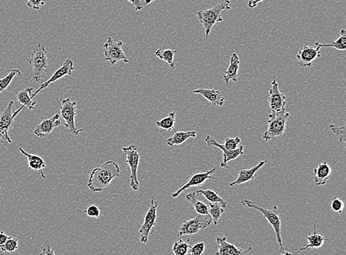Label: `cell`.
<instances>
[{
  "label": "cell",
  "instance_id": "1",
  "mask_svg": "<svg viewBox=\"0 0 346 255\" xmlns=\"http://www.w3.org/2000/svg\"><path fill=\"white\" fill-rule=\"evenodd\" d=\"M121 169L116 162L109 160L100 167L92 169L89 174L87 187L91 191L100 192L107 188L114 179L120 176Z\"/></svg>",
  "mask_w": 346,
  "mask_h": 255
},
{
  "label": "cell",
  "instance_id": "2",
  "mask_svg": "<svg viewBox=\"0 0 346 255\" xmlns=\"http://www.w3.org/2000/svg\"><path fill=\"white\" fill-rule=\"evenodd\" d=\"M230 1L224 0L222 3H219L217 6L206 10H201L197 12V17L200 23L203 25L205 32L206 38H208L214 25L217 23L223 22V18L221 13L223 11H229L231 9Z\"/></svg>",
  "mask_w": 346,
  "mask_h": 255
},
{
  "label": "cell",
  "instance_id": "3",
  "mask_svg": "<svg viewBox=\"0 0 346 255\" xmlns=\"http://www.w3.org/2000/svg\"><path fill=\"white\" fill-rule=\"evenodd\" d=\"M241 203L244 204V205L249 207V208L256 209V210L258 211V212H261L263 214V216L267 220L270 225L274 229V232L276 233L277 243H278V246H279L280 251L282 252V251H285L284 246H283V242H282L281 232V219H280L278 207L275 205L273 206L272 209H264L263 207H259L257 204H255L254 202L246 200V199L241 200Z\"/></svg>",
  "mask_w": 346,
  "mask_h": 255
},
{
  "label": "cell",
  "instance_id": "4",
  "mask_svg": "<svg viewBox=\"0 0 346 255\" xmlns=\"http://www.w3.org/2000/svg\"><path fill=\"white\" fill-rule=\"evenodd\" d=\"M29 64L32 68L33 80L40 82L46 74L49 67L46 48L42 42H39L35 45L32 51Z\"/></svg>",
  "mask_w": 346,
  "mask_h": 255
},
{
  "label": "cell",
  "instance_id": "5",
  "mask_svg": "<svg viewBox=\"0 0 346 255\" xmlns=\"http://www.w3.org/2000/svg\"><path fill=\"white\" fill-rule=\"evenodd\" d=\"M290 113L286 111H278V112H271L269 114L268 121V128L266 132L262 135V139L265 142L275 138H281L285 132Z\"/></svg>",
  "mask_w": 346,
  "mask_h": 255
},
{
  "label": "cell",
  "instance_id": "6",
  "mask_svg": "<svg viewBox=\"0 0 346 255\" xmlns=\"http://www.w3.org/2000/svg\"><path fill=\"white\" fill-rule=\"evenodd\" d=\"M78 104H80V103L72 101L70 97L61 100L60 116L65 121V127L69 130L71 134L74 136H79V133L84 131V128H78L75 125Z\"/></svg>",
  "mask_w": 346,
  "mask_h": 255
},
{
  "label": "cell",
  "instance_id": "7",
  "mask_svg": "<svg viewBox=\"0 0 346 255\" xmlns=\"http://www.w3.org/2000/svg\"><path fill=\"white\" fill-rule=\"evenodd\" d=\"M123 153L126 157V162L130 168V187L133 190L137 191L139 190V181L138 179V169L139 166L141 153L137 150L134 145H130L129 146L122 148Z\"/></svg>",
  "mask_w": 346,
  "mask_h": 255
},
{
  "label": "cell",
  "instance_id": "8",
  "mask_svg": "<svg viewBox=\"0 0 346 255\" xmlns=\"http://www.w3.org/2000/svg\"><path fill=\"white\" fill-rule=\"evenodd\" d=\"M212 218L210 214H197L195 218L188 221H184L180 226L177 236H192L205 229L212 224Z\"/></svg>",
  "mask_w": 346,
  "mask_h": 255
},
{
  "label": "cell",
  "instance_id": "9",
  "mask_svg": "<svg viewBox=\"0 0 346 255\" xmlns=\"http://www.w3.org/2000/svg\"><path fill=\"white\" fill-rule=\"evenodd\" d=\"M158 202L155 200V198L151 197L150 207L145 215L144 220L139 229L140 241L142 244H146L148 241V236L153 226L158 225Z\"/></svg>",
  "mask_w": 346,
  "mask_h": 255
},
{
  "label": "cell",
  "instance_id": "10",
  "mask_svg": "<svg viewBox=\"0 0 346 255\" xmlns=\"http://www.w3.org/2000/svg\"><path fill=\"white\" fill-rule=\"evenodd\" d=\"M103 48L105 60L108 61L111 65H114L120 61H123L124 63H129V60L123 52V42H116L111 37H108Z\"/></svg>",
  "mask_w": 346,
  "mask_h": 255
},
{
  "label": "cell",
  "instance_id": "11",
  "mask_svg": "<svg viewBox=\"0 0 346 255\" xmlns=\"http://www.w3.org/2000/svg\"><path fill=\"white\" fill-rule=\"evenodd\" d=\"M13 101H10L7 105L6 109L0 115V143H8L11 144L12 140L9 136V132L13 127Z\"/></svg>",
  "mask_w": 346,
  "mask_h": 255
},
{
  "label": "cell",
  "instance_id": "12",
  "mask_svg": "<svg viewBox=\"0 0 346 255\" xmlns=\"http://www.w3.org/2000/svg\"><path fill=\"white\" fill-rule=\"evenodd\" d=\"M271 86L269 90L270 95L268 97V103H269L271 112L284 111L286 104V97L279 90L276 79L272 82Z\"/></svg>",
  "mask_w": 346,
  "mask_h": 255
},
{
  "label": "cell",
  "instance_id": "13",
  "mask_svg": "<svg viewBox=\"0 0 346 255\" xmlns=\"http://www.w3.org/2000/svg\"><path fill=\"white\" fill-rule=\"evenodd\" d=\"M73 70V62H72L70 58L66 59L65 62H64L63 64L53 72L51 77H50L47 82L41 84L40 87H39V89H36V90L35 91V92H33V94H32L31 99H33V97H34L35 96H36L37 94H39L42 90H43L45 88L49 87V85H50V84H52V83L56 82V81L62 79V77H65L66 75H72Z\"/></svg>",
  "mask_w": 346,
  "mask_h": 255
},
{
  "label": "cell",
  "instance_id": "14",
  "mask_svg": "<svg viewBox=\"0 0 346 255\" xmlns=\"http://www.w3.org/2000/svg\"><path fill=\"white\" fill-rule=\"evenodd\" d=\"M217 168V165H216L208 171L194 174L185 185L182 186L176 192H173L171 197L175 199L187 189L190 188L192 187H200V186L203 185L207 180H215V178L213 177L212 175L215 173Z\"/></svg>",
  "mask_w": 346,
  "mask_h": 255
},
{
  "label": "cell",
  "instance_id": "15",
  "mask_svg": "<svg viewBox=\"0 0 346 255\" xmlns=\"http://www.w3.org/2000/svg\"><path fill=\"white\" fill-rule=\"evenodd\" d=\"M205 142L207 143V146L217 147V148L222 150V152H223V156H222L223 157V161L220 164V166L222 168H229V166L227 165L228 162L231 161V160H236L238 157L242 156L244 154V146H242V145H240V147L234 150V151H228V150L225 149L224 148L223 145L217 143L212 136H209V135L206 136Z\"/></svg>",
  "mask_w": 346,
  "mask_h": 255
},
{
  "label": "cell",
  "instance_id": "16",
  "mask_svg": "<svg viewBox=\"0 0 346 255\" xmlns=\"http://www.w3.org/2000/svg\"><path fill=\"white\" fill-rule=\"evenodd\" d=\"M320 54L321 52L320 47H314L311 45L303 47L297 54L296 58L298 65L302 68L311 67L313 61L317 58H320Z\"/></svg>",
  "mask_w": 346,
  "mask_h": 255
},
{
  "label": "cell",
  "instance_id": "17",
  "mask_svg": "<svg viewBox=\"0 0 346 255\" xmlns=\"http://www.w3.org/2000/svg\"><path fill=\"white\" fill-rule=\"evenodd\" d=\"M217 243L218 251L216 255H251V246L246 249L237 248L235 245L227 242L226 237L217 238Z\"/></svg>",
  "mask_w": 346,
  "mask_h": 255
},
{
  "label": "cell",
  "instance_id": "18",
  "mask_svg": "<svg viewBox=\"0 0 346 255\" xmlns=\"http://www.w3.org/2000/svg\"><path fill=\"white\" fill-rule=\"evenodd\" d=\"M60 117L61 116L59 114H55L51 118L44 120L35 127L33 133L38 138H45L47 135L50 134L55 128L60 126L62 123Z\"/></svg>",
  "mask_w": 346,
  "mask_h": 255
},
{
  "label": "cell",
  "instance_id": "19",
  "mask_svg": "<svg viewBox=\"0 0 346 255\" xmlns=\"http://www.w3.org/2000/svg\"><path fill=\"white\" fill-rule=\"evenodd\" d=\"M266 163H267V161H266V160H264V161L260 162L257 165L253 167V168L241 169V170L239 171V175H238L236 180L229 184V187H234V186L236 185H241V184L246 183V182H249V181L254 180L255 175L257 173L258 170H259L261 167L264 166Z\"/></svg>",
  "mask_w": 346,
  "mask_h": 255
},
{
  "label": "cell",
  "instance_id": "20",
  "mask_svg": "<svg viewBox=\"0 0 346 255\" xmlns=\"http://www.w3.org/2000/svg\"><path fill=\"white\" fill-rule=\"evenodd\" d=\"M332 165H329L326 162L320 163L316 168L314 169V182L315 185L320 187L326 185L327 181L332 175Z\"/></svg>",
  "mask_w": 346,
  "mask_h": 255
},
{
  "label": "cell",
  "instance_id": "21",
  "mask_svg": "<svg viewBox=\"0 0 346 255\" xmlns=\"http://www.w3.org/2000/svg\"><path fill=\"white\" fill-rule=\"evenodd\" d=\"M194 94H198L205 97L214 106H222L224 104V97L218 89H200L193 91Z\"/></svg>",
  "mask_w": 346,
  "mask_h": 255
},
{
  "label": "cell",
  "instance_id": "22",
  "mask_svg": "<svg viewBox=\"0 0 346 255\" xmlns=\"http://www.w3.org/2000/svg\"><path fill=\"white\" fill-rule=\"evenodd\" d=\"M18 151H20V153H21L22 154H23L24 156L28 159V166H29L30 169L40 173L42 178H46L45 173H44L43 170L46 168L47 165L45 160H44L41 156L28 153V152L25 151V150L22 148H18Z\"/></svg>",
  "mask_w": 346,
  "mask_h": 255
},
{
  "label": "cell",
  "instance_id": "23",
  "mask_svg": "<svg viewBox=\"0 0 346 255\" xmlns=\"http://www.w3.org/2000/svg\"><path fill=\"white\" fill-rule=\"evenodd\" d=\"M240 67V59L236 53H233L229 58V64L225 74L224 75V81L226 84L229 82H236L238 81V73Z\"/></svg>",
  "mask_w": 346,
  "mask_h": 255
},
{
  "label": "cell",
  "instance_id": "24",
  "mask_svg": "<svg viewBox=\"0 0 346 255\" xmlns=\"http://www.w3.org/2000/svg\"><path fill=\"white\" fill-rule=\"evenodd\" d=\"M308 241V244L302 246L300 249V251H306V250L312 249H320L323 247L324 243L328 240L323 234L316 232V225L314 226V232L310 236H305Z\"/></svg>",
  "mask_w": 346,
  "mask_h": 255
},
{
  "label": "cell",
  "instance_id": "25",
  "mask_svg": "<svg viewBox=\"0 0 346 255\" xmlns=\"http://www.w3.org/2000/svg\"><path fill=\"white\" fill-rule=\"evenodd\" d=\"M197 132L196 131H176L166 140V144L168 146L180 145L185 143L189 138H196Z\"/></svg>",
  "mask_w": 346,
  "mask_h": 255
},
{
  "label": "cell",
  "instance_id": "26",
  "mask_svg": "<svg viewBox=\"0 0 346 255\" xmlns=\"http://www.w3.org/2000/svg\"><path fill=\"white\" fill-rule=\"evenodd\" d=\"M33 87H27L23 90L20 91L16 93V99L22 106L28 108L29 110H33L35 107V101L31 99L32 94H33Z\"/></svg>",
  "mask_w": 346,
  "mask_h": 255
},
{
  "label": "cell",
  "instance_id": "27",
  "mask_svg": "<svg viewBox=\"0 0 346 255\" xmlns=\"http://www.w3.org/2000/svg\"><path fill=\"white\" fill-rule=\"evenodd\" d=\"M177 52V50L160 47V48H159L157 51H155V55H156L158 58L164 61L165 63L168 64L173 70H175V55Z\"/></svg>",
  "mask_w": 346,
  "mask_h": 255
},
{
  "label": "cell",
  "instance_id": "28",
  "mask_svg": "<svg viewBox=\"0 0 346 255\" xmlns=\"http://www.w3.org/2000/svg\"><path fill=\"white\" fill-rule=\"evenodd\" d=\"M155 125L157 127L164 131H172L176 125V111H171L168 116H165L160 121H157Z\"/></svg>",
  "mask_w": 346,
  "mask_h": 255
},
{
  "label": "cell",
  "instance_id": "29",
  "mask_svg": "<svg viewBox=\"0 0 346 255\" xmlns=\"http://www.w3.org/2000/svg\"><path fill=\"white\" fill-rule=\"evenodd\" d=\"M185 199H186V200L188 201L189 203L191 204L192 205H193L197 214H208V207H207V205H206L203 202H200V201L197 199L196 192H190V193L187 194Z\"/></svg>",
  "mask_w": 346,
  "mask_h": 255
},
{
  "label": "cell",
  "instance_id": "30",
  "mask_svg": "<svg viewBox=\"0 0 346 255\" xmlns=\"http://www.w3.org/2000/svg\"><path fill=\"white\" fill-rule=\"evenodd\" d=\"M315 46L321 47H333V48L337 49L338 50H346V31L345 29H342L340 30V37L336 40L335 42H332L331 44H323L320 43V42H315Z\"/></svg>",
  "mask_w": 346,
  "mask_h": 255
},
{
  "label": "cell",
  "instance_id": "31",
  "mask_svg": "<svg viewBox=\"0 0 346 255\" xmlns=\"http://www.w3.org/2000/svg\"><path fill=\"white\" fill-rule=\"evenodd\" d=\"M196 193L203 195L210 203H219L225 208L227 207V202L222 198L219 197L217 192L212 190H198Z\"/></svg>",
  "mask_w": 346,
  "mask_h": 255
},
{
  "label": "cell",
  "instance_id": "32",
  "mask_svg": "<svg viewBox=\"0 0 346 255\" xmlns=\"http://www.w3.org/2000/svg\"><path fill=\"white\" fill-rule=\"evenodd\" d=\"M207 207L208 214L212 218V222H214V225H217L218 221L224 212V207L219 203H210Z\"/></svg>",
  "mask_w": 346,
  "mask_h": 255
},
{
  "label": "cell",
  "instance_id": "33",
  "mask_svg": "<svg viewBox=\"0 0 346 255\" xmlns=\"http://www.w3.org/2000/svg\"><path fill=\"white\" fill-rule=\"evenodd\" d=\"M21 75V71L18 70V69H13L4 77L0 79V93L6 90L7 88L9 87L12 81L13 80V79L16 76H20Z\"/></svg>",
  "mask_w": 346,
  "mask_h": 255
},
{
  "label": "cell",
  "instance_id": "34",
  "mask_svg": "<svg viewBox=\"0 0 346 255\" xmlns=\"http://www.w3.org/2000/svg\"><path fill=\"white\" fill-rule=\"evenodd\" d=\"M190 247V246L188 243L182 240H179L174 244L172 251L175 255H186Z\"/></svg>",
  "mask_w": 346,
  "mask_h": 255
},
{
  "label": "cell",
  "instance_id": "35",
  "mask_svg": "<svg viewBox=\"0 0 346 255\" xmlns=\"http://www.w3.org/2000/svg\"><path fill=\"white\" fill-rule=\"evenodd\" d=\"M331 131H332L337 138V140L340 143H343L345 145L346 138H345V125L342 126H337L336 125H330L329 126Z\"/></svg>",
  "mask_w": 346,
  "mask_h": 255
},
{
  "label": "cell",
  "instance_id": "36",
  "mask_svg": "<svg viewBox=\"0 0 346 255\" xmlns=\"http://www.w3.org/2000/svg\"><path fill=\"white\" fill-rule=\"evenodd\" d=\"M0 249L6 252H14L18 249V240L16 238L10 237Z\"/></svg>",
  "mask_w": 346,
  "mask_h": 255
},
{
  "label": "cell",
  "instance_id": "37",
  "mask_svg": "<svg viewBox=\"0 0 346 255\" xmlns=\"http://www.w3.org/2000/svg\"><path fill=\"white\" fill-rule=\"evenodd\" d=\"M240 143L241 139L239 136L234 138H225V142H224L223 146L225 149L228 150V151H234L238 148V145Z\"/></svg>",
  "mask_w": 346,
  "mask_h": 255
},
{
  "label": "cell",
  "instance_id": "38",
  "mask_svg": "<svg viewBox=\"0 0 346 255\" xmlns=\"http://www.w3.org/2000/svg\"><path fill=\"white\" fill-rule=\"evenodd\" d=\"M331 207H332V210L334 212L341 214L343 210L344 207H345V204H344L343 201L341 200L339 198L333 197L332 199Z\"/></svg>",
  "mask_w": 346,
  "mask_h": 255
},
{
  "label": "cell",
  "instance_id": "39",
  "mask_svg": "<svg viewBox=\"0 0 346 255\" xmlns=\"http://www.w3.org/2000/svg\"><path fill=\"white\" fill-rule=\"evenodd\" d=\"M205 249V244L203 242H199L190 246L188 250L190 255H202Z\"/></svg>",
  "mask_w": 346,
  "mask_h": 255
},
{
  "label": "cell",
  "instance_id": "40",
  "mask_svg": "<svg viewBox=\"0 0 346 255\" xmlns=\"http://www.w3.org/2000/svg\"><path fill=\"white\" fill-rule=\"evenodd\" d=\"M84 212L92 219H98L101 217V210L96 205H89L84 210Z\"/></svg>",
  "mask_w": 346,
  "mask_h": 255
},
{
  "label": "cell",
  "instance_id": "41",
  "mask_svg": "<svg viewBox=\"0 0 346 255\" xmlns=\"http://www.w3.org/2000/svg\"><path fill=\"white\" fill-rule=\"evenodd\" d=\"M27 6L33 10H40L42 6L45 5V2L43 0H26Z\"/></svg>",
  "mask_w": 346,
  "mask_h": 255
},
{
  "label": "cell",
  "instance_id": "42",
  "mask_svg": "<svg viewBox=\"0 0 346 255\" xmlns=\"http://www.w3.org/2000/svg\"><path fill=\"white\" fill-rule=\"evenodd\" d=\"M126 1L129 2L134 7L137 11H141L145 6L144 3L141 0H126Z\"/></svg>",
  "mask_w": 346,
  "mask_h": 255
},
{
  "label": "cell",
  "instance_id": "43",
  "mask_svg": "<svg viewBox=\"0 0 346 255\" xmlns=\"http://www.w3.org/2000/svg\"><path fill=\"white\" fill-rule=\"evenodd\" d=\"M10 236H7L3 231L0 230V247L6 242Z\"/></svg>",
  "mask_w": 346,
  "mask_h": 255
},
{
  "label": "cell",
  "instance_id": "44",
  "mask_svg": "<svg viewBox=\"0 0 346 255\" xmlns=\"http://www.w3.org/2000/svg\"><path fill=\"white\" fill-rule=\"evenodd\" d=\"M263 1H264V0H249L247 3L248 8L253 9V8H256V7L257 6L258 4H260V3Z\"/></svg>",
  "mask_w": 346,
  "mask_h": 255
},
{
  "label": "cell",
  "instance_id": "45",
  "mask_svg": "<svg viewBox=\"0 0 346 255\" xmlns=\"http://www.w3.org/2000/svg\"><path fill=\"white\" fill-rule=\"evenodd\" d=\"M153 1H156V0H144V2H143V3H144L145 6H146V5L151 4V3H152V2Z\"/></svg>",
  "mask_w": 346,
  "mask_h": 255
},
{
  "label": "cell",
  "instance_id": "46",
  "mask_svg": "<svg viewBox=\"0 0 346 255\" xmlns=\"http://www.w3.org/2000/svg\"><path fill=\"white\" fill-rule=\"evenodd\" d=\"M279 255H293V254H292V253L289 252V251H286V250H285V251H282L281 254Z\"/></svg>",
  "mask_w": 346,
  "mask_h": 255
},
{
  "label": "cell",
  "instance_id": "47",
  "mask_svg": "<svg viewBox=\"0 0 346 255\" xmlns=\"http://www.w3.org/2000/svg\"><path fill=\"white\" fill-rule=\"evenodd\" d=\"M0 192H1V187H0Z\"/></svg>",
  "mask_w": 346,
  "mask_h": 255
}]
</instances>
